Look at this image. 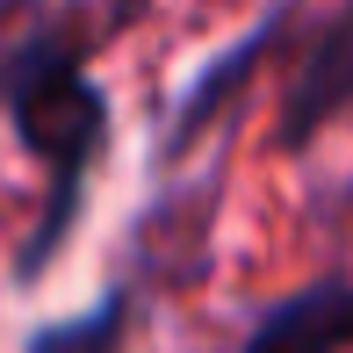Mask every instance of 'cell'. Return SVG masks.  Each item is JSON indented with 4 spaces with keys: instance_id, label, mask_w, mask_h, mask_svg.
I'll use <instances>...</instances> for the list:
<instances>
[{
    "instance_id": "277c9868",
    "label": "cell",
    "mask_w": 353,
    "mask_h": 353,
    "mask_svg": "<svg viewBox=\"0 0 353 353\" xmlns=\"http://www.w3.org/2000/svg\"><path fill=\"white\" fill-rule=\"evenodd\" d=\"M267 37H274V22H267V29H252L245 43H231V51H223L216 65L202 72L195 87H188V101H181V116H173V144H181V137H195L202 123H210L216 108H223V94H231V87H245V72H252V58L267 51Z\"/></svg>"
},
{
    "instance_id": "3957f363",
    "label": "cell",
    "mask_w": 353,
    "mask_h": 353,
    "mask_svg": "<svg viewBox=\"0 0 353 353\" xmlns=\"http://www.w3.org/2000/svg\"><path fill=\"white\" fill-rule=\"evenodd\" d=\"M353 346V281H310L303 296H288L274 317H260L238 353H346Z\"/></svg>"
},
{
    "instance_id": "7a4b0ae2",
    "label": "cell",
    "mask_w": 353,
    "mask_h": 353,
    "mask_svg": "<svg viewBox=\"0 0 353 353\" xmlns=\"http://www.w3.org/2000/svg\"><path fill=\"white\" fill-rule=\"evenodd\" d=\"M346 108H353V0L310 37V51H303L296 79H288L281 144H310L332 116H346Z\"/></svg>"
},
{
    "instance_id": "8992f818",
    "label": "cell",
    "mask_w": 353,
    "mask_h": 353,
    "mask_svg": "<svg viewBox=\"0 0 353 353\" xmlns=\"http://www.w3.org/2000/svg\"><path fill=\"white\" fill-rule=\"evenodd\" d=\"M108 8H116V22H123V14H137V8H144V0H108Z\"/></svg>"
},
{
    "instance_id": "6da1fadb",
    "label": "cell",
    "mask_w": 353,
    "mask_h": 353,
    "mask_svg": "<svg viewBox=\"0 0 353 353\" xmlns=\"http://www.w3.org/2000/svg\"><path fill=\"white\" fill-rule=\"evenodd\" d=\"M14 137L51 166V210H43L37 238L22 245V274H37L72 238V210H79V188H87V166H94V152L108 137L101 87L79 65H29L22 87H14Z\"/></svg>"
},
{
    "instance_id": "5b68a950",
    "label": "cell",
    "mask_w": 353,
    "mask_h": 353,
    "mask_svg": "<svg viewBox=\"0 0 353 353\" xmlns=\"http://www.w3.org/2000/svg\"><path fill=\"white\" fill-rule=\"evenodd\" d=\"M116 317H123V303H108V310L101 317H94V325L87 332H79V353H108L101 339H108V332H116ZM72 339H65V332H43V339H37V353H65Z\"/></svg>"
}]
</instances>
